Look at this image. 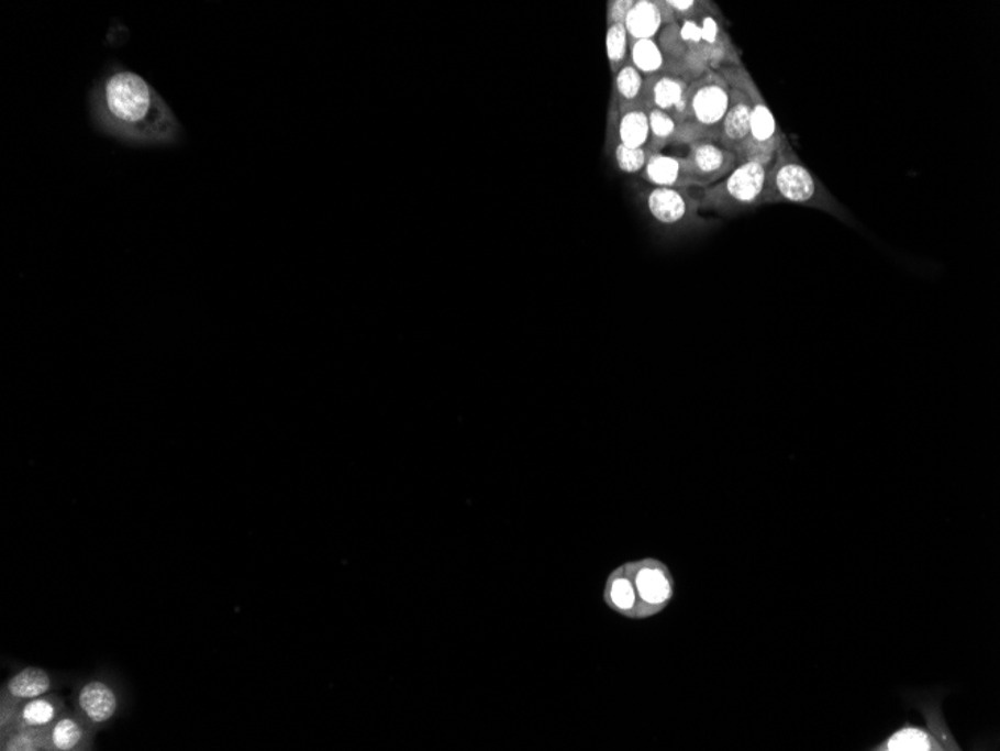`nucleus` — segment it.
Returning <instances> with one entry per match:
<instances>
[{"label":"nucleus","instance_id":"9","mask_svg":"<svg viewBox=\"0 0 1000 751\" xmlns=\"http://www.w3.org/2000/svg\"><path fill=\"white\" fill-rule=\"evenodd\" d=\"M688 147L685 159L691 173L693 188L712 187L737 167L738 158L734 152L722 147L718 142L702 140L689 144Z\"/></svg>","mask_w":1000,"mask_h":751},{"label":"nucleus","instance_id":"14","mask_svg":"<svg viewBox=\"0 0 1000 751\" xmlns=\"http://www.w3.org/2000/svg\"><path fill=\"white\" fill-rule=\"evenodd\" d=\"M607 139L614 140L630 148H646L648 140H651L646 107L618 111L614 106L610 104Z\"/></svg>","mask_w":1000,"mask_h":751},{"label":"nucleus","instance_id":"5","mask_svg":"<svg viewBox=\"0 0 1000 751\" xmlns=\"http://www.w3.org/2000/svg\"><path fill=\"white\" fill-rule=\"evenodd\" d=\"M731 88L719 73H709L689 86L688 110L677 130L675 143L719 142L723 118L729 111Z\"/></svg>","mask_w":1000,"mask_h":751},{"label":"nucleus","instance_id":"10","mask_svg":"<svg viewBox=\"0 0 1000 751\" xmlns=\"http://www.w3.org/2000/svg\"><path fill=\"white\" fill-rule=\"evenodd\" d=\"M689 86L673 74L660 73L644 78L643 104L647 110L664 111L677 123L684 122L688 110Z\"/></svg>","mask_w":1000,"mask_h":751},{"label":"nucleus","instance_id":"20","mask_svg":"<svg viewBox=\"0 0 1000 751\" xmlns=\"http://www.w3.org/2000/svg\"><path fill=\"white\" fill-rule=\"evenodd\" d=\"M630 62L644 78L667 73L663 49L656 40H631Z\"/></svg>","mask_w":1000,"mask_h":751},{"label":"nucleus","instance_id":"1","mask_svg":"<svg viewBox=\"0 0 1000 751\" xmlns=\"http://www.w3.org/2000/svg\"><path fill=\"white\" fill-rule=\"evenodd\" d=\"M98 122L111 134L138 143H171L179 137V122L158 92L138 74L127 69L103 77L95 90Z\"/></svg>","mask_w":1000,"mask_h":751},{"label":"nucleus","instance_id":"19","mask_svg":"<svg viewBox=\"0 0 1000 751\" xmlns=\"http://www.w3.org/2000/svg\"><path fill=\"white\" fill-rule=\"evenodd\" d=\"M643 89L644 77L636 71L634 66L631 65V62L627 60V64L614 74L611 106H614L618 111L644 107Z\"/></svg>","mask_w":1000,"mask_h":751},{"label":"nucleus","instance_id":"8","mask_svg":"<svg viewBox=\"0 0 1000 751\" xmlns=\"http://www.w3.org/2000/svg\"><path fill=\"white\" fill-rule=\"evenodd\" d=\"M122 708V691L110 676L92 675L81 680L74 693V711L95 732L113 725L119 719Z\"/></svg>","mask_w":1000,"mask_h":751},{"label":"nucleus","instance_id":"27","mask_svg":"<svg viewBox=\"0 0 1000 751\" xmlns=\"http://www.w3.org/2000/svg\"><path fill=\"white\" fill-rule=\"evenodd\" d=\"M634 5L635 0H610L607 3V26L625 24L626 16Z\"/></svg>","mask_w":1000,"mask_h":751},{"label":"nucleus","instance_id":"7","mask_svg":"<svg viewBox=\"0 0 1000 751\" xmlns=\"http://www.w3.org/2000/svg\"><path fill=\"white\" fill-rule=\"evenodd\" d=\"M719 74L725 78L730 88L743 90L751 98V135L743 161H758L768 167L785 137L775 114L745 66H729V68L721 69Z\"/></svg>","mask_w":1000,"mask_h":751},{"label":"nucleus","instance_id":"4","mask_svg":"<svg viewBox=\"0 0 1000 751\" xmlns=\"http://www.w3.org/2000/svg\"><path fill=\"white\" fill-rule=\"evenodd\" d=\"M638 198L648 221L665 239L692 238L714 227L713 220L702 217L700 197L691 189L644 185Z\"/></svg>","mask_w":1000,"mask_h":751},{"label":"nucleus","instance_id":"21","mask_svg":"<svg viewBox=\"0 0 1000 751\" xmlns=\"http://www.w3.org/2000/svg\"><path fill=\"white\" fill-rule=\"evenodd\" d=\"M648 111V125H651V140H648V151L652 154H660L665 147L675 143L679 123L659 110Z\"/></svg>","mask_w":1000,"mask_h":751},{"label":"nucleus","instance_id":"18","mask_svg":"<svg viewBox=\"0 0 1000 751\" xmlns=\"http://www.w3.org/2000/svg\"><path fill=\"white\" fill-rule=\"evenodd\" d=\"M874 750L884 751H941L948 747L937 740L935 733L919 726H903L891 733L887 741L876 746Z\"/></svg>","mask_w":1000,"mask_h":751},{"label":"nucleus","instance_id":"26","mask_svg":"<svg viewBox=\"0 0 1000 751\" xmlns=\"http://www.w3.org/2000/svg\"><path fill=\"white\" fill-rule=\"evenodd\" d=\"M656 5H658L660 15H663L664 26H667V24L684 22L686 19L700 14L710 5V2H701V0H658Z\"/></svg>","mask_w":1000,"mask_h":751},{"label":"nucleus","instance_id":"22","mask_svg":"<svg viewBox=\"0 0 1000 751\" xmlns=\"http://www.w3.org/2000/svg\"><path fill=\"white\" fill-rule=\"evenodd\" d=\"M0 749L3 751H48L47 729L15 728L0 733Z\"/></svg>","mask_w":1000,"mask_h":751},{"label":"nucleus","instance_id":"11","mask_svg":"<svg viewBox=\"0 0 1000 751\" xmlns=\"http://www.w3.org/2000/svg\"><path fill=\"white\" fill-rule=\"evenodd\" d=\"M752 102L743 90L731 88L729 111L723 118L719 144L734 152L742 163L751 135Z\"/></svg>","mask_w":1000,"mask_h":751},{"label":"nucleus","instance_id":"23","mask_svg":"<svg viewBox=\"0 0 1000 751\" xmlns=\"http://www.w3.org/2000/svg\"><path fill=\"white\" fill-rule=\"evenodd\" d=\"M640 593L647 604L663 605L671 597V582L659 568H644L636 579Z\"/></svg>","mask_w":1000,"mask_h":751},{"label":"nucleus","instance_id":"28","mask_svg":"<svg viewBox=\"0 0 1000 751\" xmlns=\"http://www.w3.org/2000/svg\"><path fill=\"white\" fill-rule=\"evenodd\" d=\"M611 597H613L614 604L620 606V608H631L634 605L635 596L632 592V587L627 584V581H615L613 589H611Z\"/></svg>","mask_w":1000,"mask_h":751},{"label":"nucleus","instance_id":"12","mask_svg":"<svg viewBox=\"0 0 1000 751\" xmlns=\"http://www.w3.org/2000/svg\"><path fill=\"white\" fill-rule=\"evenodd\" d=\"M64 697L49 693V695L36 697V699L24 700L22 704H14V711L10 725L7 729L0 730V733L7 730L22 729H48L66 711Z\"/></svg>","mask_w":1000,"mask_h":751},{"label":"nucleus","instance_id":"16","mask_svg":"<svg viewBox=\"0 0 1000 751\" xmlns=\"http://www.w3.org/2000/svg\"><path fill=\"white\" fill-rule=\"evenodd\" d=\"M638 177L648 187L693 188L691 173H689L685 156L667 155L664 152L652 154Z\"/></svg>","mask_w":1000,"mask_h":751},{"label":"nucleus","instance_id":"13","mask_svg":"<svg viewBox=\"0 0 1000 751\" xmlns=\"http://www.w3.org/2000/svg\"><path fill=\"white\" fill-rule=\"evenodd\" d=\"M59 680L52 672L38 666L22 667L12 674L2 686V699L12 704L55 693Z\"/></svg>","mask_w":1000,"mask_h":751},{"label":"nucleus","instance_id":"24","mask_svg":"<svg viewBox=\"0 0 1000 751\" xmlns=\"http://www.w3.org/2000/svg\"><path fill=\"white\" fill-rule=\"evenodd\" d=\"M607 147H609L610 154L613 156L618 170L630 176H638L646 167L647 161L652 155L647 147L630 148L611 139H607Z\"/></svg>","mask_w":1000,"mask_h":751},{"label":"nucleus","instance_id":"17","mask_svg":"<svg viewBox=\"0 0 1000 751\" xmlns=\"http://www.w3.org/2000/svg\"><path fill=\"white\" fill-rule=\"evenodd\" d=\"M630 40H656L663 31L664 20L656 0H635L625 20Z\"/></svg>","mask_w":1000,"mask_h":751},{"label":"nucleus","instance_id":"6","mask_svg":"<svg viewBox=\"0 0 1000 751\" xmlns=\"http://www.w3.org/2000/svg\"><path fill=\"white\" fill-rule=\"evenodd\" d=\"M767 165L747 159L716 181L712 187L702 189L700 209L704 213H716L719 217H735L763 205V192L766 187Z\"/></svg>","mask_w":1000,"mask_h":751},{"label":"nucleus","instance_id":"15","mask_svg":"<svg viewBox=\"0 0 1000 751\" xmlns=\"http://www.w3.org/2000/svg\"><path fill=\"white\" fill-rule=\"evenodd\" d=\"M95 730L76 711L66 709L47 729L48 751L92 750Z\"/></svg>","mask_w":1000,"mask_h":751},{"label":"nucleus","instance_id":"2","mask_svg":"<svg viewBox=\"0 0 1000 751\" xmlns=\"http://www.w3.org/2000/svg\"><path fill=\"white\" fill-rule=\"evenodd\" d=\"M656 41L663 49L667 73L688 82L742 65L721 12L712 2L700 14L664 26Z\"/></svg>","mask_w":1000,"mask_h":751},{"label":"nucleus","instance_id":"25","mask_svg":"<svg viewBox=\"0 0 1000 751\" xmlns=\"http://www.w3.org/2000/svg\"><path fill=\"white\" fill-rule=\"evenodd\" d=\"M630 35L625 24H613L607 29L605 47L610 68L613 74L623 68L630 60Z\"/></svg>","mask_w":1000,"mask_h":751},{"label":"nucleus","instance_id":"3","mask_svg":"<svg viewBox=\"0 0 1000 751\" xmlns=\"http://www.w3.org/2000/svg\"><path fill=\"white\" fill-rule=\"evenodd\" d=\"M789 203L821 210L842 222L853 224L848 210L826 189L815 173L805 167L787 137L780 142L775 158L767 168L763 205Z\"/></svg>","mask_w":1000,"mask_h":751}]
</instances>
